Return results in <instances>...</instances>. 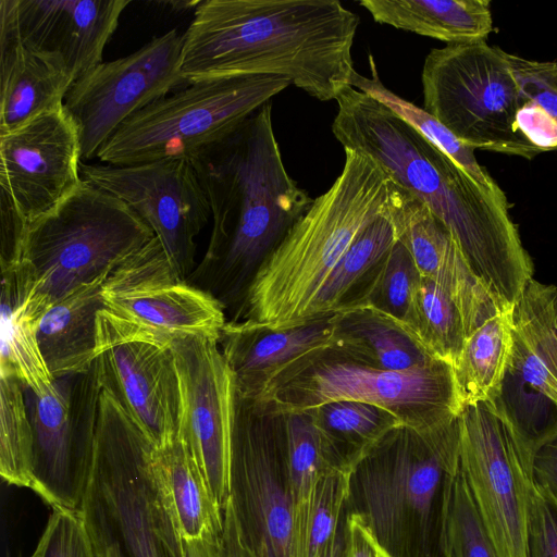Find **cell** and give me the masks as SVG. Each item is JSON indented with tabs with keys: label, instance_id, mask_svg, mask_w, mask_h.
<instances>
[{
	"label": "cell",
	"instance_id": "6da1fadb",
	"mask_svg": "<svg viewBox=\"0 0 557 557\" xmlns=\"http://www.w3.org/2000/svg\"><path fill=\"white\" fill-rule=\"evenodd\" d=\"M336 101L332 132L344 149L371 157L391 180L424 202L457 238L497 307L511 309L533 278V265L505 193L479 185L372 96L349 86Z\"/></svg>",
	"mask_w": 557,
	"mask_h": 557
},
{
	"label": "cell",
	"instance_id": "7a4b0ae2",
	"mask_svg": "<svg viewBox=\"0 0 557 557\" xmlns=\"http://www.w3.org/2000/svg\"><path fill=\"white\" fill-rule=\"evenodd\" d=\"M359 16L338 0H206L183 34L189 83L277 75L320 100H336L356 74Z\"/></svg>",
	"mask_w": 557,
	"mask_h": 557
},
{
	"label": "cell",
	"instance_id": "3957f363",
	"mask_svg": "<svg viewBox=\"0 0 557 557\" xmlns=\"http://www.w3.org/2000/svg\"><path fill=\"white\" fill-rule=\"evenodd\" d=\"M189 159L208 198L212 231L203 259L187 281L225 309L245 300L257 271L313 199L285 169L271 101Z\"/></svg>",
	"mask_w": 557,
	"mask_h": 557
},
{
	"label": "cell",
	"instance_id": "277c9868",
	"mask_svg": "<svg viewBox=\"0 0 557 557\" xmlns=\"http://www.w3.org/2000/svg\"><path fill=\"white\" fill-rule=\"evenodd\" d=\"M460 436L459 416L426 431L401 425L350 472L345 513L356 516L391 557H447Z\"/></svg>",
	"mask_w": 557,
	"mask_h": 557
},
{
	"label": "cell",
	"instance_id": "5b68a950",
	"mask_svg": "<svg viewBox=\"0 0 557 557\" xmlns=\"http://www.w3.org/2000/svg\"><path fill=\"white\" fill-rule=\"evenodd\" d=\"M388 176L371 157L345 149L332 186L313 199L253 276L246 319L273 330L309 321L324 282L356 238L387 210Z\"/></svg>",
	"mask_w": 557,
	"mask_h": 557
},
{
	"label": "cell",
	"instance_id": "8992f818",
	"mask_svg": "<svg viewBox=\"0 0 557 557\" xmlns=\"http://www.w3.org/2000/svg\"><path fill=\"white\" fill-rule=\"evenodd\" d=\"M153 445L101 388L95 449L82 512L97 557H185L158 490Z\"/></svg>",
	"mask_w": 557,
	"mask_h": 557
},
{
	"label": "cell",
	"instance_id": "52a82bcc",
	"mask_svg": "<svg viewBox=\"0 0 557 557\" xmlns=\"http://www.w3.org/2000/svg\"><path fill=\"white\" fill-rule=\"evenodd\" d=\"M153 237L123 200L83 180L28 226L21 261L34 282L32 305L45 315L78 287L108 276Z\"/></svg>",
	"mask_w": 557,
	"mask_h": 557
},
{
	"label": "cell",
	"instance_id": "ba28073f",
	"mask_svg": "<svg viewBox=\"0 0 557 557\" xmlns=\"http://www.w3.org/2000/svg\"><path fill=\"white\" fill-rule=\"evenodd\" d=\"M336 400L383 407L418 431L441 426L462 410L449 363L438 360L410 371L384 370L359 362L333 347L295 361L251 401L285 414Z\"/></svg>",
	"mask_w": 557,
	"mask_h": 557
},
{
	"label": "cell",
	"instance_id": "9c48e42d",
	"mask_svg": "<svg viewBox=\"0 0 557 557\" xmlns=\"http://www.w3.org/2000/svg\"><path fill=\"white\" fill-rule=\"evenodd\" d=\"M289 85L265 74L190 83L126 120L97 158L111 165L190 158L230 136Z\"/></svg>",
	"mask_w": 557,
	"mask_h": 557
},
{
	"label": "cell",
	"instance_id": "30bf717a",
	"mask_svg": "<svg viewBox=\"0 0 557 557\" xmlns=\"http://www.w3.org/2000/svg\"><path fill=\"white\" fill-rule=\"evenodd\" d=\"M423 109L476 149L532 159L543 152L520 131V91L509 53L486 41L448 44L426 55Z\"/></svg>",
	"mask_w": 557,
	"mask_h": 557
},
{
	"label": "cell",
	"instance_id": "8fae6325",
	"mask_svg": "<svg viewBox=\"0 0 557 557\" xmlns=\"http://www.w3.org/2000/svg\"><path fill=\"white\" fill-rule=\"evenodd\" d=\"M101 297L97 356L133 341L170 346L201 336L219 343L227 322L220 301L181 276L156 236L107 276Z\"/></svg>",
	"mask_w": 557,
	"mask_h": 557
},
{
	"label": "cell",
	"instance_id": "7c38bea8",
	"mask_svg": "<svg viewBox=\"0 0 557 557\" xmlns=\"http://www.w3.org/2000/svg\"><path fill=\"white\" fill-rule=\"evenodd\" d=\"M511 351L488 404L506 423L531 481L536 451L557 435V287L531 278L511 310Z\"/></svg>",
	"mask_w": 557,
	"mask_h": 557
},
{
	"label": "cell",
	"instance_id": "4fadbf2b",
	"mask_svg": "<svg viewBox=\"0 0 557 557\" xmlns=\"http://www.w3.org/2000/svg\"><path fill=\"white\" fill-rule=\"evenodd\" d=\"M228 502L255 557H290L294 504L284 416L238 396Z\"/></svg>",
	"mask_w": 557,
	"mask_h": 557
},
{
	"label": "cell",
	"instance_id": "5bb4252c",
	"mask_svg": "<svg viewBox=\"0 0 557 557\" xmlns=\"http://www.w3.org/2000/svg\"><path fill=\"white\" fill-rule=\"evenodd\" d=\"M23 387L34 434L32 491L52 509L81 510L101 393L96 363L85 373L54 379L44 394Z\"/></svg>",
	"mask_w": 557,
	"mask_h": 557
},
{
	"label": "cell",
	"instance_id": "9a60e30c",
	"mask_svg": "<svg viewBox=\"0 0 557 557\" xmlns=\"http://www.w3.org/2000/svg\"><path fill=\"white\" fill-rule=\"evenodd\" d=\"M182 48L183 34L173 28L74 82L63 106L77 126L83 160L97 157L135 113L190 84L180 69Z\"/></svg>",
	"mask_w": 557,
	"mask_h": 557
},
{
	"label": "cell",
	"instance_id": "2e32d148",
	"mask_svg": "<svg viewBox=\"0 0 557 557\" xmlns=\"http://www.w3.org/2000/svg\"><path fill=\"white\" fill-rule=\"evenodd\" d=\"M82 178L123 200L153 231L184 278L195 270L196 236L211 215L189 158L133 165L81 164Z\"/></svg>",
	"mask_w": 557,
	"mask_h": 557
},
{
	"label": "cell",
	"instance_id": "e0dca14e",
	"mask_svg": "<svg viewBox=\"0 0 557 557\" xmlns=\"http://www.w3.org/2000/svg\"><path fill=\"white\" fill-rule=\"evenodd\" d=\"M180 386L177 437L182 440L220 507L230 500V473L237 389L219 343L187 336L170 344Z\"/></svg>",
	"mask_w": 557,
	"mask_h": 557
},
{
	"label": "cell",
	"instance_id": "ac0fdd59",
	"mask_svg": "<svg viewBox=\"0 0 557 557\" xmlns=\"http://www.w3.org/2000/svg\"><path fill=\"white\" fill-rule=\"evenodd\" d=\"M460 466L499 557L527 556L528 478L511 434L486 403L460 414Z\"/></svg>",
	"mask_w": 557,
	"mask_h": 557
},
{
	"label": "cell",
	"instance_id": "d6986e66",
	"mask_svg": "<svg viewBox=\"0 0 557 557\" xmlns=\"http://www.w3.org/2000/svg\"><path fill=\"white\" fill-rule=\"evenodd\" d=\"M82 160L77 126L62 104L0 135V187L29 226L82 184Z\"/></svg>",
	"mask_w": 557,
	"mask_h": 557
},
{
	"label": "cell",
	"instance_id": "ffe728a7",
	"mask_svg": "<svg viewBox=\"0 0 557 557\" xmlns=\"http://www.w3.org/2000/svg\"><path fill=\"white\" fill-rule=\"evenodd\" d=\"M99 383L154 447L178 433L180 386L170 346L133 341L98 352Z\"/></svg>",
	"mask_w": 557,
	"mask_h": 557
},
{
	"label": "cell",
	"instance_id": "44dd1931",
	"mask_svg": "<svg viewBox=\"0 0 557 557\" xmlns=\"http://www.w3.org/2000/svg\"><path fill=\"white\" fill-rule=\"evenodd\" d=\"M386 212L420 275L446 289L458 301L472 333L500 312L471 270L450 230L424 202L389 177Z\"/></svg>",
	"mask_w": 557,
	"mask_h": 557
},
{
	"label": "cell",
	"instance_id": "7402d4cb",
	"mask_svg": "<svg viewBox=\"0 0 557 557\" xmlns=\"http://www.w3.org/2000/svg\"><path fill=\"white\" fill-rule=\"evenodd\" d=\"M129 0H14L23 40L59 55L74 81L102 63V53Z\"/></svg>",
	"mask_w": 557,
	"mask_h": 557
},
{
	"label": "cell",
	"instance_id": "603a6c76",
	"mask_svg": "<svg viewBox=\"0 0 557 557\" xmlns=\"http://www.w3.org/2000/svg\"><path fill=\"white\" fill-rule=\"evenodd\" d=\"M0 135L58 108L74 84L64 61L23 40L14 0H0Z\"/></svg>",
	"mask_w": 557,
	"mask_h": 557
},
{
	"label": "cell",
	"instance_id": "cb8c5ba5",
	"mask_svg": "<svg viewBox=\"0 0 557 557\" xmlns=\"http://www.w3.org/2000/svg\"><path fill=\"white\" fill-rule=\"evenodd\" d=\"M332 314L280 330L250 320L226 322L219 346L234 373L237 396L255 400L285 368L309 354L332 347Z\"/></svg>",
	"mask_w": 557,
	"mask_h": 557
},
{
	"label": "cell",
	"instance_id": "d4e9b609",
	"mask_svg": "<svg viewBox=\"0 0 557 557\" xmlns=\"http://www.w3.org/2000/svg\"><path fill=\"white\" fill-rule=\"evenodd\" d=\"M152 473L183 540L221 535L224 511L186 444L176 437L151 451Z\"/></svg>",
	"mask_w": 557,
	"mask_h": 557
},
{
	"label": "cell",
	"instance_id": "484cf974",
	"mask_svg": "<svg viewBox=\"0 0 557 557\" xmlns=\"http://www.w3.org/2000/svg\"><path fill=\"white\" fill-rule=\"evenodd\" d=\"M0 376L17 379L36 394L50 389L53 376L41 355L37 330L42 314L29 302L34 283L18 261L1 268Z\"/></svg>",
	"mask_w": 557,
	"mask_h": 557
},
{
	"label": "cell",
	"instance_id": "4316f807",
	"mask_svg": "<svg viewBox=\"0 0 557 557\" xmlns=\"http://www.w3.org/2000/svg\"><path fill=\"white\" fill-rule=\"evenodd\" d=\"M334 344L350 358L384 370L428 367L433 357L403 323L370 304L348 306L332 314Z\"/></svg>",
	"mask_w": 557,
	"mask_h": 557
},
{
	"label": "cell",
	"instance_id": "83f0119b",
	"mask_svg": "<svg viewBox=\"0 0 557 557\" xmlns=\"http://www.w3.org/2000/svg\"><path fill=\"white\" fill-rule=\"evenodd\" d=\"M107 276L85 284L53 304L39 322L37 339L53 379L85 373L97 359V314L103 309Z\"/></svg>",
	"mask_w": 557,
	"mask_h": 557
},
{
	"label": "cell",
	"instance_id": "f1b7e54d",
	"mask_svg": "<svg viewBox=\"0 0 557 557\" xmlns=\"http://www.w3.org/2000/svg\"><path fill=\"white\" fill-rule=\"evenodd\" d=\"M380 24L448 44L486 41L493 30L488 0H361Z\"/></svg>",
	"mask_w": 557,
	"mask_h": 557
},
{
	"label": "cell",
	"instance_id": "f546056e",
	"mask_svg": "<svg viewBox=\"0 0 557 557\" xmlns=\"http://www.w3.org/2000/svg\"><path fill=\"white\" fill-rule=\"evenodd\" d=\"M318 428L329 469L350 473L389 432L405 425L389 410L355 400H336L305 410Z\"/></svg>",
	"mask_w": 557,
	"mask_h": 557
},
{
	"label": "cell",
	"instance_id": "4dcf8cb0",
	"mask_svg": "<svg viewBox=\"0 0 557 557\" xmlns=\"http://www.w3.org/2000/svg\"><path fill=\"white\" fill-rule=\"evenodd\" d=\"M349 474L327 469L294 506L290 557H330L344 531Z\"/></svg>",
	"mask_w": 557,
	"mask_h": 557
},
{
	"label": "cell",
	"instance_id": "1f68e13d",
	"mask_svg": "<svg viewBox=\"0 0 557 557\" xmlns=\"http://www.w3.org/2000/svg\"><path fill=\"white\" fill-rule=\"evenodd\" d=\"M511 344V311L495 314L468 337L454 366L462 408L491 403L498 395Z\"/></svg>",
	"mask_w": 557,
	"mask_h": 557
},
{
	"label": "cell",
	"instance_id": "d6a6232c",
	"mask_svg": "<svg viewBox=\"0 0 557 557\" xmlns=\"http://www.w3.org/2000/svg\"><path fill=\"white\" fill-rule=\"evenodd\" d=\"M397 240L386 212L356 238L336 264L319 292L308 320L352 305Z\"/></svg>",
	"mask_w": 557,
	"mask_h": 557
},
{
	"label": "cell",
	"instance_id": "836d02e7",
	"mask_svg": "<svg viewBox=\"0 0 557 557\" xmlns=\"http://www.w3.org/2000/svg\"><path fill=\"white\" fill-rule=\"evenodd\" d=\"M403 325L433 357L453 368L472 333L458 301L422 276Z\"/></svg>",
	"mask_w": 557,
	"mask_h": 557
},
{
	"label": "cell",
	"instance_id": "e575fe53",
	"mask_svg": "<svg viewBox=\"0 0 557 557\" xmlns=\"http://www.w3.org/2000/svg\"><path fill=\"white\" fill-rule=\"evenodd\" d=\"M371 76L356 72L351 86L381 101L406 121L425 139L465 170L479 185L494 194H504L498 184L474 156V148L462 143L437 119L424 109L387 89L380 79L374 59L369 54Z\"/></svg>",
	"mask_w": 557,
	"mask_h": 557
},
{
	"label": "cell",
	"instance_id": "d590c367",
	"mask_svg": "<svg viewBox=\"0 0 557 557\" xmlns=\"http://www.w3.org/2000/svg\"><path fill=\"white\" fill-rule=\"evenodd\" d=\"M0 474L10 485L34 486V434L23 384L0 376Z\"/></svg>",
	"mask_w": 557,
	"mask_h": 557
},
{
	"label": "cell",
	"instance_id": "8d00e7d4",
	"mask_svg": "<svg viewBox=\"0 0 557 557\" xmlns=\"http://www.w3.org/2000/svg\"><path fill=\"white\" fill-rule=\"evenodd\" d=\"M420 278L410 252L397 240L352 305L370 304L403 323Z\"/></svg>",
	"mask_w": 557,
	"mask_h": 557
},
{
	"label": "cell",
	"instance_id": "74e56055",
	"mask_svg": "<svg viewBox=\"0 0 557 557\" xmlns=\"http://www.w3.org/2000/svg\"><path fill=\"white\" fill-rule=\"evenodd\" d=\"M286 454L294 506L311 492L329 469L322 438L308 411L285 413Z\"/></svg>",
	"mask_w": 557,
	"mask_h": 557
},
{
	"label": "cell",
	"instance_id": "f35d334b",
	"mask_svg": "<svg viewBox=\"0 0 557 557\" xmlns=\"http://www.w3.org/2000/svg\"><path fill=\"white\" fill-rule=\"evenodd\" d=\"M446 553L447 557H499L461 466L454 483L449 504Z\"/></svg>",
	"mask_w": 557,
	"mask_h": 557
},
{
	"label": "cell",
	"instance_id": "ab89813d",
	"mask_svg": "<svg viewBox=\"0 0 557 557\" xmlns=\"http://www.w3.org/2000/svg\"><path fill=\"white\" fill-rule=\"evenodd\" d=\"M34 553L37 557H97L82 510L53 509Z\"/></svg>",
	"mask_w": 557,
	"mask_h": 557
},
{
	"label": "cell",
	"instance_id": "60d3db41",
	"mask_svg": "<svg viewBox=\"0 0 557 557\" xmlns=\"http://www.w3.org/2000/svg\"><path fill=\"white\" fill-rule=\"evenodd\" d=\"M520 95L557 123V61H534L509 54Z\"/></svg>",
	"mask_w": 557,
	"mask_h": 557
},
{
	"label": "cell",
	"instance_id": "b9f144b4",
	"mask_svg": "<svg viewBox=\"0 0 557 557\" xmlns=\"http://www.w3.org/2000/svg\"><path fill=\"white\" fill-rule=\"evenodd\" d=\"M527 556L557 557V503L532 482L528 494Z\"/></svg>",
	"mask_w": 557,
	"mask_h": 557
},
{
	"label": "cell",
	"instance_id": "7bdbcfd3",
	"mask_svg": "<svg viewBox=\"0 0 557 557\" xmlns=\"http://www.w3.org/2000/svg\"><path fill=\"white\" fill-rule=\"evenodd\" d=\"M1 268L21 260L28 224L11 195L0 187Z\"/></svg>",
	"mask_w": 557,
	"mask_h": 557
},
{
	"label": "cell",
	"instance_id": "ee69618b",
	"mask_svg": "<svg viewBox=\"0 0 557 557\" xmlns=\"http://www.w3.org/2000/svg\"><path fill=\"white\" fill-rule=\"evenodd\" d=\"M531 482L557 503V435L536 451L532 461Z\"/></svg>",
	"mask_w": 557,
	"mask_h": 557
},
{
	"label": "cell",
	"instance_id": "f6af8a7d",
	"mask_svg": "<svg viewBox=\"0 0 557 557\" xmlns=\"http://www.w3.org/2000/svg\"><path fill=\"white\" fill-rule=\"evenodd\" d=\"M343 557H391L368 528L352 515H346Z\"/></svg>",
	"mask_w": 557,
	"mask_h": 557
},
{
	"label": "cell",
	"instance_id": "bcb514c9",
	"mask_svg": "<svg viewBox=\"0 0 557 557\" xmlns=\"http://www.w3.org/2000/svg\"><path fill=\"white\" fill-rule=\"evenodd\" d=\"M183 544L185 557H222V534L198 540H183Z\"/></svg>",
	"mask_w": 557,
	"mask_h": 557
},
{
	"label": "cell",
	"instance_id": "7dc6e473",
	"mask_svg": "<svg viewBox=\"0 0 557 557\" xmlns=\"http://www.w3.org/2000/svg\"><path fill=\"white\" fill-rule=\"evenodd\" d=\"M223 557H253L248 550L243 547H231L223 553Z\"/></svg>",
	"mask_w": 557,
	"mask_h": 557
},
{
	"label": "cell",
	"instance_id": "c3c4849f",
	"mask_svg": "<svg viewBox=\"0 0 557 557\" xmlns=\"http://www.w3.org/2000/svg\"><path fill=\"white\" fill-rule=\"evenodd\" d=\"M345 529V525H344ZM344 550V531L330 557H343Z\"/></svg>",
	"mask_w": 557,
	"mask_h": 557
},
{
	"label": "cell",
	"instance_id": "681fc988",
	"mask_svg": "<svg viewBox=\"0 0 557 557\" xmlns=\"http://www.w3.org/2000/svg\"><path fill=\"white\" fill-rule=\"evenodd\" d=\"M29 557H37L35 553H33Z\"/></svg>",
	"mask_w": 557,
	"mask_h": 557
}]
</instances>
